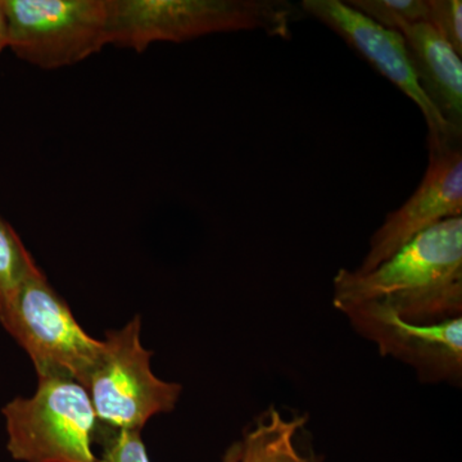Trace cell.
I'll return each instance as SVG.
<instances>
[{
    "instance_id": "6da1fadb",
    "label": "cell",
    "mask_w": 462,
    "mask_h": 462,
    "mask_svg": "<svg viewBox=\"0 0 462 462\" xmlns=\"http://www.w3.org/2000/svg\"><path fill=\"white\" fill-rule=\"evenodd\" d=\"M333 305L375 303L415 325L462 318V216L419 234L370 273L340 269Z\"/></svg>"
},
{
    "instance_id": "7a4b0ae2",
    "label": "cell",
    "mask_w": 462,
    "mask_h": 462,
    "mask_svg": "<svg viewBox=\"0 0 462 462\" xmlns=\"http://www.w3.org/2000/svg\"><path fill=\"white\" fill-rule=\"evenodd\" d=\"M293 16L282 0H109V44L142 51L152 42L245 30L288 38Z\"/></svg>"
},
{
    "instance_id": "3957f363",
    "label": "cell",
    "mask_w": 462,
    "mask_h": 462,
    "mask_svg": "<svg viewBox=\"0 0 462 462\" xmlns=\"http://www.w3.org/2000/svg\"><path fill=\"white\" fill-rule=\"evenodd\" d=\"M0 324L25 349L39 378L60 376L84 385L102 354V340L81 328L39 267L0 294Z\"/></svg>"
},
{
    "instance_id": "277c9868",
    "label": "cell",
    "mask_w": 462,
    "mask_h": 462,
    "mask_svg": "<svg viewBox=\"0 0 462 462\" xmlns=\"http://www.w3.org/2000/svg\"><path fill=\"white\" fill-rule=\"evenodd\" d=\"M7 448L23 462H98L93 442L99 424L87 389L74 379L39 378L36 393L2 410Z\"/></svg>"
},
{
    "instance_id": "5b68a950",
    "label": "cell",
    "mask_w": 462,
    "mask_h": 462,
    "mask_svg": "<svg viewBox=\"0 0 462 462\" xmlns=\"http://www.w3.org/2000/svg\"><path fill=\"white\" fill-rule=\"evenodd\" d=\"M141 329V316H135L123 329L108 331L84 383L102 430H142L154 415L172 411L180 398V384L152 373V352L142 345Z\"/></svg>"
},
{
    "instance_id": "8992f818",
    "label": "cell",
    "mask_w": 462,
    "mask_h": 462,
    "mask_svg": "<svg viewBox=\"0 0 462 462\" xmlns=\"http://www.w3.org/2000/svg\"><path fill=\"white\" fill-rule=\"evenodd\" d=\"M8 47L45 69L69 67L109 44V0H3Z\"/></svg>"
},
{
    "instance_id": "52a82bcc",
    "label": "cell",
    "mask_w": 462,
    "mask_h": 462,
    "mask_svg": "<svg viewBox=\"0 0 462 462\" xmlns=\"http://www.w3.org/2000/svg\"><path fill=\"white\" fill-rule=\"evenodd\" d=\"M300 7L338 33L398 89L420 108L428 126L430 152L461 145L462 134L456 132L425 96L413 72L403 36L374 23L369 17L340 0H303Z\"/></svg>"
},
{
    "instance_id": "ba28073f",
    "label": "cell",
    "mask_w": 462,
    "mask_h": 462,
    "mask_svg": "<svg viewBox=\"0 0 462 462\" xmlns=\"http://www.w3.org/2000/svg\"><path fill=\"white\" fill-rule=\"evenodd\" d=\"M340 312L360 336L375 343L383 357L411 366L421 382L460 384L462 318L415 325L375 303L346 307Z\"/></svg>"
},
{
    "instance_id": "9c48e42d",
    "label": "cell",
    "mask_w": 462,
    "mask_h": 462,
    "mask_svg": "<svg viewBox=\"0 0 462 462\" xmlns=\"http://www.w3.org/2000/svg\"><path fill=\"white\" fill-rule=\"evenodd\" d=\"M457 216H462L461 145L430 152V165L420 184L373 234L369 252L355 272H372L419 234Z\"/></svg>"
},
{
    "instance_id": "30bf717a",
    "label": "cell",
    "mask_w": 462,
    "mask_h": 462,
    "mask_svg": "<svg viewBox=\"0 0 462 462\" xmlns=\"http://www.w3.org/2000/svg\"><path fill=\"white\" fill-rule=\"evenodd\" d=\"M422 91L445 121L462 134L461 57L428 23L401 29Z\"/></svg>"
},
{
    "instance_id": "8fae6325",
    "label": "cell",
    "mask_w": 462,
    "mask_h": 462,
    "mask_svg": "<svg viewBox=\"0 0 462 462\" xmlns=\"http://www.w3.org/2000/svg\"><path fill=\"white\" fill-rule=\"evenodd\" d=\"M307 420L306 415L285 419L275 407H270L240 440V462H322L321 456L298 451L296 437Z\"/></svg>"
},
{
    "instance_id": "7c38bea8",
    "label": "cell",
    "mask_w": 462,
    "mask_h": 462,
    "mask_svg": "<svg viewBox=\"0 0 462 462\" xmlns=\"http://www.w3.org/2000/svg\"><path fill=\"white\" fill-rule=\"evenodd\" d=\"M346 5L374 23L400 32L404 26L428 23L430 0H348Z\"/></svg>"
},
{
    "instance_id": "4fadbf2b",
    "label": "cell",
    "mask_w": 462,
    "mask_h": 462,
    "mask_svg": "<svg viewBox=\"0 0 462 462\" xmlns=\"http://www.w3.org/2000/svg\"><path fill=\"white\" fill-rule=\"evenodd\" d=\"M38 269L16 231L0 216V294L16 287Z\"/></svg>"
},
{
    "instance_id": "5bb4252c",
    "label": "cell",
    "mask_w": 462,
    "mask_h": 462,
    "mask_svg": "<svg viewBox=\"0 0 462 462\" xmlns=\"http://www.w3.org/2000/svg\"><path fill=\"white\" fill-rule=\"evenodd\" d=\"M96 440L103 446L98 462H149L141 430L99 428Z\"/></svg>"
},
{
    "instance_id": "9a60e30c",
    "label": "cell",
    "mask_w": 462,
    "mask_h": 462,
    "mask_svg": "<svg viewBox=\"0 0 462 462\" xmlns=\"http://www.w3.org/2000/svg\"><path fill=\"white\" fill-rule=\"evenodd\" d=\"M428 23L462 56L461 0H430Z\"/></svg>"
},
{
    "instance_id": "2e32d148",
    "label": "cell",
    "mask_w": 462,
    "mask_h": 462,
    "mask_svg": "<svg viewBox=\"0 0 462 462\" xmlns=\"http://www.w3.org/2000/svg\"><path fill=\"white\" fill-rule=\"evenodd\" d=\"M9 35H8V20L7 14H5V5L3 0H0V51L8 47Z\"/></svg>"
},
{
    "instance_id": "e0dca14e",
    "label": "cell",
    "mask_w": 462,
    "mask_h": 462,
    "mask_svg": "<svg viewBox=\"0 0 462 462\" xmlns=\"http://www.w3.org/2000/svg\"><path fill=\"white\" fill-rule=\"evenodd\" d=\"M240 457H242V446H240V440H238V442H234L233 445L226 449L223 462H240Z\"/></svg>"
}]
</instances>
